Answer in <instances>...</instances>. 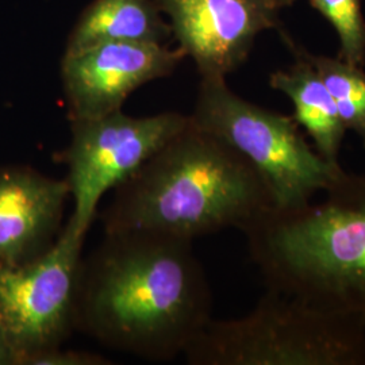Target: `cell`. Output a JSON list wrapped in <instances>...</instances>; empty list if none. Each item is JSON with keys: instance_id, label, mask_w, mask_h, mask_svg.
Masks as SVG:
<instances>
[{"instance_id": "6da1fadb", "label": "cell", "mask_w": 365, "mask_h": 365, "mask_svg": "<svg viewBox=\"0 0 365 365\" xmlns=\"http://www.w3.org/2000/svg\"><path fill=\"white\" fill-rule=\"evenodd\" d=\"M212 294L192 241L105 233L78 265L75 330L149 361L182 354L212 319Z\"/></svg>"}, {"instance_id": "7a4b0ae2", "label": "cell", "mask_w": 365, "mask_h": 365, "mask_svg": "<svg viewBox=\"0 0 365 365\" xmlns=\"http://www.w3.org/2000/svg\"><path fill=\"white\" fill-rule=\"evenodd\" d=\"M101 214L105 233L152 232L194 241L241 230L274 206L260 175L192 118L155 156L119 184Z\"/></svg>"}, {"instance_id": "3957f363", "label": "cell", "mask_w": 365, "mask_h": 365, "mask_svg": "<svg viewBox=\"0 0 365 365\" xmlns=\"http://www.w3.org/2000/svg\"><path fill=\"white\" fill-rule=\"evenodd\" d=\"M312 200L241 227L268 289L365 324V173L345 170Z\"/></svg>"}, {"instance_id": "277c9868", "label": "cell", "mask_w": 365, "mask_h": 365, "mask_svg": "<svg viewBox=\"0 0 365 365\" xmlns=\"http://www.w3.org/2000/svg\"><path fill=\"white\" fill-rule=\"evenodd\" d=\"M182 356L191 365H365V324L267 289L248 315L212 318Z\"/></svg>"}, {"instance_id": "5b68a950", "label": "cell", "mask_w": 365, "mask_h": 365, "mask_svg": "<svg viewBox=\"0 0 365 365\" xmlns=\"http://www.w3.org/2000/svg\"><path fill=\"white\" fill-rule=\"evenodd\" d=\"M190 117L248 161L277 209L313 200L342 172L307 144L294 118L245 101L229 88L226 78H202Z\"/></svg>"}, {"instance_id": "8992f818", "label": "cell", "mask_w": 365, "mask_h": 365, "mask_svg": "<svg viewBox=\"0 0 365 365\" xmlns=\"http://www.w3.org/2000/svg\"><path fill=\"white\" fill-rule=\"evenodd\" d=\"M188 120L190 117L173 111L135 118L122 110L72 120L69 144L54 153V160L66 168V184L73 200L66 223L78 235H87L102 197L140 170Z\"/></svg>"}, {"instance_id": "52a82bcc", "label": "cell", "mask_w": 365, "mask_h": 365, "mask_svg": "<svg viewBox=\"0 0 365 365\" xmlns=\"http://www.w3.org/2000/svg\"><path fill=\"white\" fill-rule=\"evenodd\" d=\"M86 235L66 223L52 248L16 267H0V325L21 356L63 346L75 330V292Z\"/></svg>"}, {"instance_id": "ba28073f", "label": "cell", "mask_w": 365, "mask_h": 365, "mask_svg": "<svg viewBox=\"0 0 365 365\" xmlns=\"http://www.w3.org/2000/svg\"><path fill=\"white\" fill-rule=\"evenodd\" d=\"M182 49L156 42H111L63 57L61 80L68 118L84 120L122 110L131 92L170 76Z\"/></svg>"}, {"instance_id": "9c48e42d", "label": "cell", "mask_w": 365, "mask_h": 365, "mask_svg": "<svg viewBox=\"0 0 365 365\" xmlns=\"http://www.w3.org/2000/svg\"><path fill=\"white\" fill-rule=\"evenodd\" d=\"M155 1L202 78H226L244 64L261 31L279 24V10L267 0Z\"/></svg>"}, {"instance_id": "30bf717a", "label": "cell", "mask_w": 365, "mask_h": 365, "mask_svg": "<svg viewBox=\"0 0 365 365\" xmlns=\"http://www.w3.org/2000/svg\"><path fill=\"white\" fill-rule=\"evenodd\" d=\"M66 179L30 167L0 168V267H16L52 248L63 230Z\"/></svg>"}, {"instance_id": "8fae6325", "label": "cell", "mask_w": 365, "mask_h": 365, "mask_svg": "<svg viewBox=\"0 0 365 365\" xmlns=\"http://www.w3.org/2000/svg\"><path fill=\"white\" fill-rule=\"evenodd\" d=\"M291 48L297 57L295 64L284 71H276L269 78V84L289 98L294 105L292 118L310 135L314 149L327 163L339 165V150L348 130L317 69L304 57L302 48L292 42Z\"/></svg>"}, {"instance_id": "7c38bea8", "label": "cell", "mask_w": 365, "mask_h": 365, "mask_svg": "<svg viewBox=\"0 0 365 365\" xmlns=\"http://www.w3.org/2000/svg\"><path fill=\"white\" fill-rule=\"evenodd\" d=\"M155 0H93L80 15L66 56L111 42H156L170 36Z\"/></svg>"}, {"instance_id": "4fadbf2b", "label": "cell", "mask_w": 365, "mask_h": 365, "mask_svg": "<svg viewBox=\"0 0 365 365\" xmlns=\"http://www.w3.org/2000/svg\"><path fill=\"white\" fill-rule=\"evenodd\" d=\"M302 52L327 84L345 129L354 131L365 146V72L363 68L348 64L339 57L314 56L303 49Z\"/></svg>"}, {"instance_id": "5bb4252c", "label": "cell", "mask_w": 365, "mask_h": 365, "mask_svg": "<svg viewBox=\"0 0 365 365\" xmlns=\"http://www.w3.org/2000/svg\"><path fill=\"white\" fill-rule=\"evenodd\" d=\"M334 27L339 38V58L348 64L364 66L365 19L361 0H310Z\"/></svg>"}, {"instance_id": "9a60e30c", "label": "cell", "mask_w": 365, "mask_h": 365, "mask_svg": "<svg viewBox=\"0 0 365 365\" xmlns=\"http://www.w3.org/2000/svg\"><path fill=\"white\" fill-rule=\"evenodd\" d=\"M111 361L98 353L54 348L30 357L26 365H108Z\"/></svg>"}, {"instance_id": "2e32d148", "label": "cell", "mask_w": 365, "mask_h": 365, "mask_svg": "<svg viewBox=\"0 0 365 365\" xmlns=\"http://www.w3.org/2000/svg\"><path fill=\"white\" fill-rule=\"evenodd\" d=\"M0 365H21V356L0 325Z\"/></svg>"}, {"instance_id": "e0dca14e", "label": "cell", "mask_w": 365, "mask_h": 365, "mask_svg": "<svg viewBox=\"0 0 365 365\" xmlns=\"http://www.w3.org/2000/svg\"><path fill=\"white\" fill-rule=\"evenodd\" d=\"M269 4H272L274 9H277V10H280L282 7H288V6H291L295 0H267Z\"/></svg>"}]
</instances>
